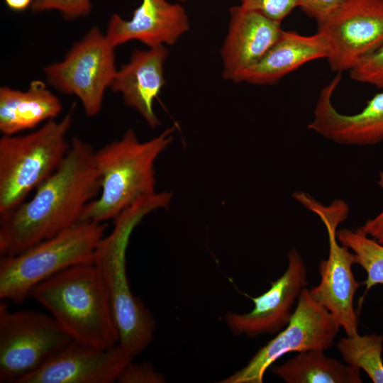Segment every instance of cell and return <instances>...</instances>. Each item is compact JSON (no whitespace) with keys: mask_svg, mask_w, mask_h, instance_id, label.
<instances>
[{"mask_svg":"<svg viewBox=\"0 0 383 383\" xmlns=\"http://www.w3.org/2000/svg\"><path fill=\"white\" fill-rule=\"evenodd\" d=\"M91 145L73 137L56 171L33 197L0 214V254L16 255L78 223L100 193L101 175Z\"/></svg>","mask_w":383,"mask_h":383,"instance_id":"cell-1","label":"cell"},{"mask_svg":"<svg viewBox=\"0 0 383 383\" xmlns=\"http://www.w3.org/2000/svg\"><path fill=\"white\" fill-rule=\"evenodd\" d=\"M73 340L98 348L118 343L110 299L94 262L67 268L35 286L29 296Z\"/></svg>","mask_w":383,"mask_h":383,"instance_id":"cell-2","label":"cell"},{"mask_svg":"<svg viewBox=\"0 0 383 383\" xmlns=\"http://www.w3.org/2000/svg\"><path fill=\"white\" fill-rule=\"evenodd\" d=\"M175 127L140 142L133 129L95 150L101 184L98 198L84 208L79 222L104 223L116 219L142 198L155 194L154 165L170 144Z\"/></svg>","mask_w":383,"mask_h":383,"instance_id":"cell-3","label":"cell"},{"mask_svg":"<svg viewBox=\"0 0 383 383\" xmlns=\"http://www.w3.org/2000/svg\"><path fill=\"white\" fill-rule=\"evenodd\" d=\"M155 194L140 199L121 213L112 232L104 237L94 262L102 277L119 334L118 344L133 357L152 340L155 321L130 287L126 269V253L130 236L142 218L162 206Z\"/></svg>","mask_w":383,"mask_h":383,"instance_id":"cell-4","label":"cell"},{"mask_svg":"<svg viewBox=\"0 0 383 383\" xmlns=\"http://www.w3.org/2000/svg\"><path fill=\"white\" fill-rule=\"evenodd\" d=\"M104 223L82 221L0 261V299L21 304L39 283L72 266L94 262Z\"/></svg>","mask_w":383,"mask_h":383,"instance_id":"cell-5","label":"cell"},{"mask_svg":"<svg viewBox=\"0 0 383 383\" xmlns=\"http://www.w3.org/2000/svg\"><path fill=\"white\" fill-rule=\"evenodd\" d=\"M73 113L72 106L60 121H48L26 135L0 139V214L25 201L59 167L70 148L67 135Z\"/></svg>","mask_w":383,"mask_h":383,"instance_id":"cell-6","label":"cell"},{"mask_svg":"<svg viewBox=\"0 0 383 383\" xmlns=\"http://www.w3.org/2000/svg\"><path fill=\"white\" fill-rule=\"evenodd\" d=\"M9 302L0 301V382L19 383L73 339L50 315L11 311Z\"/></svg>","mask_w":383,"mask_h":383,"instance_id":"cell-7","label":"cell"},{"mask_svg":"<svg viewBox=\"0 0 383 383\" xmlns=\"http://www.w3.org/2000/svg\"><path fill=\"white\" fill-rule=\"evenodd\" d=\"M114 48L105 33L93 26L61 61L43 68L48 84L64 94L77 96L88 116H96L117 72Z\"/></svg>","mask_w":383,"mask_h":383,"instance_id":"cell-8","label":"cell"},{"mask_svg":"<svg viewBox=\"0 0 383 383\" xmlns=\"http://www.w3.org/2000/svg\"><path fill=\"white\" fill-rule=\"evenodd\" d=\"M340 327L333 315L304 288L286 328L261 348L244 367L221 382L262 383L266 370L284 355L332 347Z\"/></svg>","mask_w":383,"mask_h":383,"instance_id":"cell-9","label":"cell"},{"mask_svg":"<svg viewBox=\"0 0 383 383\" xmlns=\"http://www.w3.org/2000/svg\"><path fill=\"white\" fill-rule=\"evenodd\" d=\"M323 223L328 235L329 252L319 264L320 283L309 290L311 297L331 313L347 336L358 334V320L353 306L355 294L360 285L354 277L352 265L354 255L340 245L337 228L345 221L349 207L343 201L334 200L326 206L321 203L314 208Z\"/></svg>","mask_w":383,"mask_h":383,"instance_id":"cell-10","label":"cell"},{"mask_svg":"<svg viewBox=\"0 0 383 383\" xmlns=\"http://www.w3.org/2000/svg\"><path fill=\"white\" fill-rule=\"evenodd\" d=\"M318 32L328 44L331 70L350 71L383 45V0H343Z\"/></svg>","mask_w":383,"mask_h":383,"instance_id":"cell-11","label":"cell"},{"mask_svg":"<svg viewBox=\"0 0 383 383\" xmlns=\"http://www.w3.org/2000/svg\"><path fill=\"white\" fill-rule=\"evenodd\" d=\"M308 284L307 271L299 253L294 248L288 253V267L284 273L271 283L260 296L252 298L253 309L244 314L228 312L225 321L233 334L254 337L275 333L289 323L292 307Z\"/></svg>","mask_w":383,"mask_h":383,"instance_id":"cell-12","label":"cell"},{"mask_svg":"<svg viewBox=\"0 0 383 383\" xmlns=\"http://www.w3.org/2000/svg\"><path fill=\"white\" fill-rule=\"evenodd\" d=\"M133 360L118 343L98 348L72 340L19 383H113Z\"/></svg>","mask_w":383,"mask_h":383,"instance_id":"cell-13","label":"cell"},{"mask_svg":"<svg viewBox=\"0 0 383 383\" xmlns=\"http://www.w3.org/2000/svg\"><path fill=\"white\" fill-rule=\"evenodd\" d=\"M280 25L240 5L231 7L228 31L221 50L223 77L240 82L244 73L277 41L282 31Z\"/></svg>","mask_w":383,"mask_h":383,"instance_id":"cell-14","label":"cell"},{"mask_svg":"<svg viewBox=\"0 0 383 383\" xmlns=\"http://www.w3.org/2000/svg\"><path fill=\"white\" fill-rule=\"evenodd\" d=\"M189 28V17L182 4L142 0L128 20L113 14L105 35L115 48L131 40L154 48L174 45Z\"/></svg>","mask_w":383,"mask_h":383,"instance_id":"cell-15","label":"cell"},{"mask_svg":"<svg viewBox=\"0 0 383 383\" xmlns=\"http://www.w3.org/2000/svg\"><path fill=\"white\" fill-rule=\"evenodd\" d=\"M341 74L324 87L307 128L323 137L342 145H372L383 140V92L367 101L360 112L348 115L338 112L332 104L333 94Z\"/></svg>","mask_w":383,"mask_h":383,"instance_id":"cell-16","label":"cell"},{"mask_svg":"<svg viewBox=\"0 0 383 383\" xmlns=\"http://www.w3.org/2000/svg\"><path fill=\"white\" fill-rule=\"evenodd\" d=\"M168 55L165 45L135 50L128 62L117 70L110 86L111 91L120 93L125 104L136 110L152 128L160 124L153 103L165 84L164 65Z\"/></svg>","mask_w":383,"mask_h":383,"instance_id":"cell-17","label":"cell"},{"mask_svg":"<svg viewBox=\"0 0 383 383\" xmlns=\"http://www.w3.org/2000/svg\"><path fill=\"white\" fill-rule=\"evenodd\" d=\"M329 52L326 38L319 32L303 35L283 30L265 55L241 77L240 82L273 84L305 63L326 58Z\"/></svg>","mask_w":383,"mask_h":383,"instance_id":"cell-18","label":"cell"},{"mask_svg":"<svg viewBox=\"0 0 383 383\" xmlns=\"http://www.w3.org/2000/svg\"><path fill=\"white\" fill-rule=\"evenodd\" d=\"M59 98L41 80L30 82L26 91L0 88V131L12 135L54 119L62 111Z\"/></svg>","mask_w":383,"mask_h":383,"instance_id":"cell-19","label":"cell"},{"mask_svg":"<svg viewBox=\"0 0 383 383\" xmlns=\"http://www.w3.org/2000/svg\"><path fill=\"white\" fill-rule=\"evenodd\" d=\"M272 372L287 383H361L360 370L327 357L323 350L299 353Z\"/></svg>","mask_w":383,"mask_h":383,"instance_id":"cell-20","label":"cell"},{"mask_svg":"<svg viewBox=\"0 0 383 383\" xmlns=\"http://www.w3.org/2000/svg\"><path fill=\"white\" fill-rule=\"evenodd\" d=\"M337 348L347 365L364 370L374 383H383V335L370 334L342 338Z\"/></svg>","mask_w":383,"mask_h":383,"instance_id":"cell-21","label":"cell"},{"mask_svg":"<svg viewBox=\"0 0 383 383\" xmlns=\"http://www.w3.org/2000/svg\"><path fill=\"white\" fill-rule=\"evenodd\" d=\"M338 240L352 250L354 262L366 272L365 292L377 284H383V245L367 236L359 228L337 231Z\"/></svg>","mask_w":383,"mask_h":383,"instance_id":"cell-22","label":"cell"},{"mask_svg":"<svg viewBox=\"0 0 383 383\" xmlns=\"http://www.w3.org/2000/svg\"><path fill=\"white\" fill-rule=\"evenodd\" d=\"M353 80L383 89V45L349 71Z\"/></svg>","mask_w":383,"mask_h":383,"instance_id":"cell-23","label":"cell"},{"mask_svg":"<svg viewBox=\"0 0 383 383\" xmlns=\"http://www.w3.org/2000/svg\"><path fill=\"white\" fill-rule=\"evenodd\" d=\"M30 7L35 13L57 11L70 21L87 16L91 11L90 0H33Z\"/></svg>","mask_w":383,"mask_h":383,"instance_id":"cell-24","label":"cell"},{"mask_svg":"<svg viewBox=\"0 0 383 383\" xmlns=\"http://www.w3.org/2000/svg\"><path fill=\"white\" fill-rule=\"evenodd\" d=\"M243 8L257 11L278 23L299 7L298 0H239Z\"/></svg>","mask_w":383,"mask_h":383,"instance_id":"cell-25","label":"cell"},{"mask_svg":"<svg viewBox=\"0 0 383 383\" xmlns=\"http://www.w3.org/2000/svg\"><path fill=\"white\" fill-rule=\"evenodd\" d=\"M119 383H161L163 376L148 362L136 363L133 360L123 369L117 379Z\"/></svg>","mask_w":383,"mask_h":383,"instance_id":"cell-26","label":"cell"},{"mask_svg":"<svg viewBox=\"0 0 383 383\" xmlns=\"http://www.w3.org/2000/svg\"><path fill=\"white\" fill-rule=\"evenodd\" d=\"M299 7L317 23L328 19L340 6L343 0H298Z\"/></svg>","mask_w":383,"mask_h":383,"instance_id":"cell-27","label":"cell"},{"mask_svg":"<svg viewBox=\"0 0 383 383\" xmlns=\"http://www.w3.org/2000/svg\"><path fill=\"white\" fill-rule=\"evenodd\" d=\"M377 184L383 190V171L379 174ZM358 228L367 236L383 245V210L374 218L368 219Z\"/></svg>","mask_w":383,"mask_h":383,"instance_id":"cell-28","label":"cell"},{"mask_svg":"<svg viewBox=\"0 0 383 383\" xmlns=\"http://www.w3.org/2000/svg\"><path fill=\"white\" fill-rule=\"evenodd\" d=\"M7 6L16 11H21L31 6L33 0H4Z\"/></svg>","mask_w":383,"mask_h":383,"instance_id":"cell-29","label":"cell"},{"mask_svg":"<svg viewBox=\"0 0 383 383\" xmlns=\"http://www.w3.org/2000/svg\"><path fill=\"white\" fill-rule=\"evenodd\" d=\"M177 2L182 4L187 2L188 0H175Z\"/></svg>","mask_w":383,"mask_h":383,"instance_id":"cell-30","label":"cell"}]
</instances>
